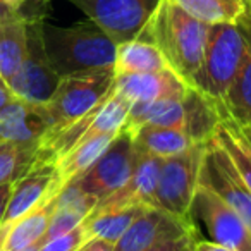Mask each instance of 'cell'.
Returning a JSON list of instances; mask_svg holds the SVG:
<instances>
[{
	"label": "cell",
	"mask_w": 251,
	"mask_h": 251,
	"mask_svg": "<svg viewBox=\"0 0 251 251\" xmlns=\"http://www.w3.org/2000/svg\"><path fill=\"white\" fill-rule=\"evenodd\" d=\"M208 28V25L191 18L174 2L160 0L141 38L155 43L167 66L191 86L201 66Z\"/></svg>",
	"instance_id": "obj_1"
},
{
	"label": "cell",
	"mask_w": 251,
	"mask_h": 251,
	"mask_svg": "<svg viewBox=\"0 0 251 251\" xmlns=\"http://www.w3.org/2000/svg\"><path fill=\"white\" fill-rule=\"evenodd\" d=\"M42 40L50 66L60 77L114 69L117 43L90 19L73 26L49 25L42 19Z\"/></svg>",
	"instance_id": "obj_2"
},
{
	"label": "cell",
	"mask_w": 251,
	"mask_h": 251,
	"mask_svg": "<svg viewBox=\"0 0 251 251\" xmlns=\"http://www.w3.org/2000/svg\"><path fill=\"white\" fill-rule=\"evenodd\" d=\"M246 42L239 25H213L208 28L201 66L193 79V88L213 101H222L237 74Z\"/></svg>",
	"instance_id": "obj_3"
},
{
	"label": "cell",
	"mask_w": 251,
	"mask_h": 251,
	"mask_svg": "<svg viewBox=\"0 0 251 251\" xmlns=\"http://www.w3.org/2000/svg\"><path fill=\"white\" fill-rule=\"evenodd\" d=\"M114 81V69L88 71L60 77L53 97L45 103L50 119V129L45 134L57 133L93 110L112 90Z\"/></svg>",
	"instance_id": "obj_4"
},
{
	"label": "cell",
	"mask_w": 251,
	"mask_h": 251,
	"mask_svg": "<svg viewBox=\"0 0 251 251\" xmlns=\"http://www.w3.org/2000/svg\"><path fill=\"white\" fill-rule=\"evenodd\" d=\"M188 220L191 226H200L212 243L222 244L234 251H251V232L241 217L213 191L210 186L198 181ZM196 239V237H193Z\"/></svg>",
	"instance_id": "obj_5"
},
{
	"label": "cell",
	"mask_w": 251,
	"mask_h": 251,
	"mask_svg": "<svg viewBox=\"0 0 251 251\" xmlns=\"http://www.w3.org/2000/svg\"><path fill=\"white\" fill-rule=\"evenodd\" d=\"M205 148L206 145L196 143L189 150L162 160L160 177L155 193L157 208L188 220L189 206L198 186Z\"/></svg>",
	"instance_id": "obj_6"
},
{
	"label": "cell",
	"mask_w": 251,
	"mask_h": 251,
	"mask_svg": "<svg viewBox=\"0 0 251 251\" xmlns=\"http://www.w3.org/2000/svg\"><path fill=\"white\" fill-rule=\"evenodd\" d=\"M60 76L50 66L43 49L42 19L28 18V50L19 71L7 83L16 98L33 105H45L53 97Z\"/></svg>",
	"instance_id": "obj_7"
},
{
	"label": "cell",
	"mask_w": 251,
	"mask_h": 251,
	"mask_svg": "<svg viewBox=\"0 0 251 251\" xmlns=\"http://www.w3.org/2000/svg\"><path fill=\"white\" fill-rule=\"evenodd\" d=\"M115 43L140 38L160 0H69Z\"/></svg>",
	"instance_id": "obj_8"
},
{
	"label": "cell",
	"mask_w": 251,
	"mask_h": 251,
	"mask_svg": "<svg viewBox=\"0 0 251 251\" xmlns=\"http://www.w3.org/2000/svg\"><path fill=\"white\" fill-rule=\"evenodd\" d=\"M136 160V145L127 131L122 129L112 140L108 148L97 158L88 171L73 182L98 201L108 198L129 181Z\"/></svg>",
	"instance_id": "obj_9"
},
{
	"label": "cell",
	"mask_w": 251,
	"mask_h": 251,
	"mask_svg": "<svg viewBox=\"0 0 251 251\" xmlns=\"http://www.w3.org/2000/svg\"><path fill=\"white\" fill-rule=\"evenodd\" d=\"M198 181L210 186L241 217L251 232V191L243 182L229 155L213 140L206 143Z\"/></svg>",
	"instance_id": "obj_10"
},
{
	"label": "cell",
	"mask_w": 251,
	"mask_h": 251,
	"mask_svg": "<svg viewBox=\"0 0 251 251\" xmlns=\"http://www.w3.org/2000/svg\"><path fill=\"white\" fill-rule=\"evenodd\" d=\"M182 237H193L188 220L157 206H148L115 243L114 251H147L158 243Z\"/></svg>",
	"instance_id": "obj_11"
},
{
	"label": "cell",
	"mask_w": 251,
	"mask_h": 251,
	"mask_svg": "<svg viewBox=\"0 0 251 251\" xmlns=\"http://www.w3.org/2000/svg\"><path fill=\"white\" fill-rule=\"evenodd\" d=\"M60 191L59 174L52 162L35 164L23 177L12 184V193L7 203L4 220L0 226H11L23 215L38 208Z\"/></svg>",
	"instance_id": "obj_12"
},
{
	"label": "cell",
	"mask_w": 251,
	"mask_h": 251,
	"mask_svg": "<svg viewBox=\"0 0 251 251\" xmlns=\"http://www.w3.org/2000/svg\"><path fill=\"white\" fill-rule=\"evenodd\" d=\"M162 160L164 158L136 147V160L131 172L129 181L126 182L119 191L108 198L97 203L98 208H117V206L129 205H155V193H157L158 177H160Z\"/></svg>",
	"instance_id": "obj_13"
},
{
	"label": "cell",
	"mask_w": 251,
	"mask_h": 251,
	"mask_svg": "<svg viewBox=\"0 0 251 251\" xmlns=\"http://www.w3.org/2000/svg\"><path fill=\"white\" fill-rule=\"evenodd\" d=\"M50 129L45 105H33L19 98L0 108V141L23 145H38Z\"/></svg>",
	"instance_id": "obj_14"
},
{
	"label": "cell",
	"mask_w": 251,
	"mask_h": 251,
	"mask_svg": "<svg viewBox=\"0 0 251 251\" xmlns=\"http://www.w3.org/2000/svg\"><path fill=\"white\" fill-rule=\"evenodd\" d=\"M188 84L172 69L115 76V90L131 105L155 101L165 97H182Z\"/></svg>",
	"instance_id": "obj_15"
},
{
	"label": "cell",
	"mask_w": 251,
	"mask_h": 251,
	"mask_svg": "<svg viewBox=\"0 0 251 251\" xmlns=\"http://www.w3.org/2000/svg\"><path fill=\"white\" fill-rule=\"evenodd\" d=\"M219 114L220 121L212 140L229 155L243 182L251 191V131L232 121L220 108Z\"/></svg>",
	"instance_id": "obj_16"
},
{
	"label": "cell",
	"mask_w": 251,
	"mask_h": 251,
	"mask_svg": "<svg viewBox=\"0 0 251 251\" xmlns=\"http://www.w3.org/2000/svg\"><path fill=\"white\" fill-rule=\"evenodd\" d=\"M182 103H184V133L191 138L193 143L206 145L213 138L220 121L217 103L193 86L186 90Z\"/></svg>",
	"instance_id": "obj_17"
},
{
	"label": "cell",
	"mask_w": 251,
	"mask_h": 251,
	"mask_svg": "<svg viewBox=\"0 0 251 251\" xmlns=\"http://www.w3.org/2000/svg\"><path fill=\"white\" fill-rule=\"evenodd\" d=\"M182 97H165L155 101L131 105L124 129L131 133L140 126H160V127H172V129L184 131Z\"/></svg>",
	"instance_id": "obj_18"
},
{
	"label": "cell",
	"mask_w": 251,
	"mask_h": 251,
	"mask_svg": "<svg viewBox=\"0 0 251 251\" xmlns=\"http://www.w3.org/2000/svg\"><path fill=\"white\" fill-rule=\"evenodd\" d=\"M243 35L244 42H246V49H244L241 66L224 100L215 101V103L232 121H236L239 126L248 127V126H251V40L244 31Z\"/></svg>",
	"instance_id": "obj_19"
},
{
	"label": "cell",
	"mask_w": 251,
	"mask_h": 251,
	"mask_svg": "<svg viewBox=\"0 0 251 251\" xmlns=\"http://www.w3.org/2000/svg\"><path fill=\"white\" fill-rule=\"evenodd\" d=\"M167 62L158 47L150 40L134 38L127 42L117 43L114 60V74H138V73H155L167 69ZM171 69V67H169Z\"/></svg>",
	"instance_id": "obj_20"
},
{
	"label": "cell",
	"mask_w": 251,
	"mask_h": 251,
	"mask_svg": "<svg viewBox=\"0 0 251 251\" xmlns=\"http://www.w3.org/2000/svg\"><path fill=\"white\" fill-rule=\"evenodd\" d=\"M145 205L117 206V208H98L83 220V226L90 239H101L115 244L129 226L147 210Z\"/></svg>",
	"instance_id": "obj_21"
},
{
	"label": "cell",
	"mask_w": 251,
	"mask_h": 251,
	"mask_svg": "<svg viewBox=\"0 0 251 251\" xmlns=\"http://www.w3.org/2000/svg\"><path fill=\"white\" fill-rule=\"evenodd\" d=\"M57 195L52 196L50 200H47L45 203H42L38 208L31 210L29 213L23 215L21 219H18L16 222H12L9 226L4 243L5 251H21L43 239L47 229H49L52 213L55 212Z\"/></svg>",
	"instance_id": "obj_22"
},
{
	"label": "cell",
	"mask_w": 251,
	"mask_h": 251,
	"mask_svg": "<svg viewBox=\"0 0 251 251\" xmlns=\"http://www.w3.org/2000/svg\"><path fill=\"white\" fill-rule=\"evenodd\" d=\"M28 50V18H18L0 25V77L9 83L19 71Z\"/></svg>",
	"instance_id": "obj_23"
},
{
	"label": "cell",
	"mask_w": 251,
	"mask_h": 251,
	"mask_svg": "<svg viewBox=\"0 0 251 251\" xmlns=\"http://www.w3.org/2000/svg\"><path fill=\"white\" fill-rule=\"evenodd\" d=\"M117 134H93L86 140L79 141L71 151H67L62 158L55 162L57 174H59L60 188L71 182L73 179L79 177L84 171L97 162V158L103 153Z\"/></svg>",
	"instance_id": "obj_24"
},
{
	"label": "cell",
	"mask_w": 251,
	"mask_h": 251,
	"mask_svg": "<svg viewBox=\"0 0 251 251\" xmlns=\"http://www.w3.org/2000/svg\"><path fill=\"white\" fill-rule=\"evenodd\" d=\"M126 131V129H124ZM129 133V131H127ZM134 145L160 158H169L189 150L193 147V140L181 129L160 127V126H140L131 131Z\"/></svg>",
	"instance_id": "obj_25"
},
{
	"label": "cell",
	"mask_w": 251,
	"mask_h": 251,
	"mask_svg": "<svg viewBox=\"0 0 251 251\" xmlns=\"http://www.w3.org/2000/svg\"><path fill=\"white\" fill-rule=\"evenodd\" d=\"M191 18L213 25H237L248 12V7L243 0H171Z\"/></svg>",
	"instance_id": "obj_26"
},
{
	"label": "cell",
	"mask_w": 251,
	"mask_h": 251,
	"mask_svg": "<svg viewBox=\"0 0 251 251\" xmlns=\"http://www.w3.org/2000/svg\"><path fill=\"white\" fill-rule=\"evenodd\" d=\"M38 145L0 141V184L16 182L36 164Z\"/></svg>",
	"instance_id": "obj_27"
},
{
	"label": "cell",
	"mask_w": 251,
	"mask_h": 251,
	"mask_svg": "<svg viewBox=\"0 0 251 251\" xmlns=\"http://www.w3.org/2000/svg\"><path fill=\"white\" fill-rule=\"evenodd\" d=\"M90 241V236L84 230V226H77L76 229L69 230V232L57 236L53 239L43 241L40 251H77Z\"/></svg>",
	"instance_id": "obj_28"
},
{
	"label": "cell",
	"mask_w": 251,
	"mask_h": 251,
	"mask_svg": "<svg viewBox=\"0 0 251 251\" xmlns=\"http://www.w3.org/2000/svg\"><path fill=\"white\" fill-rule=\"evenodd\" d=\"M191 237H182V239H172V241H164L158 243L155 246H151L147 251H184L186 246L189 244Z\"/></svg>",
	"instance_id": "obj_29"
},
{
	"label": "cell",
	"mask_w": 251,
	"mask_h": 251,
	"mask_svg": "<svg viewBox=\"0 0 251 251\" xmlns=\"http://www.w3.org/2000/svg\"><path fill=\"white\" fill-rule=\"evenodd\" d=\"M193 250L195 251H234L230 248H226L222 244L212 243V241H205V239H191Z\"/></svg>",
	"instance_id": "obj_30"
},
{
	"label": "cell",
	"mask_w": 251,
	"mask_h": 251,
	"mask_svg": "<svg viewBox=\"0 0 251 251\" xmlns=\"http://www.w3.org/2000/svg\"><path fill=\"white\" fill-rule=\"evenodd\" d=\"M12 184H14V182L0 184V224H2V220H4L5 210H7V203H9V198H11V193H12Z\"/></svg>",
	"instance_id": "obj_31"
},
{
	"label": "cell",
	"mask_w": 251,
	"mask_h": 251,
	"mask_svg": "<svg viewBox=\"0 0 251 251\" xmlns=\"http://www.w3.org/2000/svg\"><path fill=\"white\" fill-rule=\"evenodd\" d=\"M114 250H115V244L101 239H90L83 246V251H114Z\"/></svg>",
	"instance_id": "obj_32"
},
{
	"label": "cell",
	"mask_w": 251,
	"mask_h": 251,
	"mask_svg": "<svg viewBox=\"0 0 251 251\" xmlns=\"http://www.w3.org/2000/svg\"><path fill=\"white\" fill-rule=\"evenodd\" d=\"M21 14V11L19 9H12L11 5L4 4V2H0V25L5 21H11V19L18 18V16Z\"/></svg>",
	"instance_id": "obj_33"
},
{
	"label": "cell",
	"mask_w": 251,
	"mask_h": 251,
	"mask_svg": "<svg viewBox=\"0 0 251 251\" xmlns=\"http://www.w3.org/2000/svg\"><path fill=\"white\" fill-rule=\"evenodd\" d=\"M14 95H12V91L9 90L7 83H5L2 77H0V108L4 107V105H7L11 100H14Z\"/></svg>",
	"instance_id": "obj_34"
},
{
	"label": "cell",
	"mask_w": 251,
	"mask_h": 251,
	"mask_svg": "<svg viewBox=\"0 0 251 251\" xmlns=\"http://www.w3.org/2000/svg\"><path fill=\"white\" fill-rule=\"evenodd\" d=\"M237 25L241 26V29H243V31L246 33V35L250 36V40H251V16L246 12V14L243 16V19H241Z\"/></svg>",
	"instance_id": "obj_35"
},
{
	"label": "cell",
	"mask_w": 251,
	"mask_h": 251,
	"mask_svg": "<svg viewBox=\"0 0 251 251\" xmlns=\"http://www.w3.org/2000/svg\"><path fill=\"white\" fill-rule=\"evenodd\" d=\"M0 2H4V4L11 5L12 9H19V11H21V7L26 4V2H28V0H0Z\"/></svg>",
	"instance_id": "obj_36"
},
{
	"label": "cell",
	"mask_w": 251,
	"mask_h": 251,
	"mask_svg": "<svg viewBox=\"0 0 251 251\" xmlns=\"http://www.w3.org/2000/svg\"><path fill=\"white\" fill-rule=\"evenodd\" d=\"M42 244H43V239H42V241H38V243H35V244H31V246L25 248V250H21V251H40Z\"/></svg>",
	"instance_id": "obj_37"
},
{
	"label": "cell",
	"mask_w": 251,
	"mask_h": 251,
	"mask_svg": "<svg viewBox=\"0 0 251 251\" xmlns=\"http://www.w3.org/2000/svg\"><path fill=\"white\" fill-rule=\"evenodd\" d=\"M191 239H193V237H191ZM184 251H195V250H193V244H191V241H189V244H188V246H186V250Z\"/></svg>",
	"instance_id": "obj_38"
},
{
	"label": "cell",
	"mask_w": 251,
	"mask_h": 251,
	"mask_svg": "<svg viewBox=\"0 0 251 251\" xmlns=\"http://www.w3.org/2000/svg\"><path fill=\"white\" fill-rule=\"evenodd\" d=\"M243 2L246 4V7H248V9H251V0H243Z\"/></svg>",
	"instance_id": "obj_39"
},
{
	"label": "cell",
	"mask_w": 251,
	"mask_h": 251,
	"mask_svg": "<svg viewBox=\"0 0 251 251\" xmlns=\"http://www.w3.org/2000/svg\"><path fill=\"white\" fill-rule=\"evenodd\" d=\"M248 14H250V16H251V9H248Z\"/></svg>",
	"instance_id": "obj_40"
},
{
	"label": "cell",
	"mask_w": 251,
	"mask_h": 251,
	"mask_svg": "<svg viewBox=\"0 0 251 251\" xmlns=\"http://www.w3.org/2000/svg\"><path fill=\"white\" fill-rule=\"evenodd\" d=\"M77 251H83V248H81V250H77Z\"/></svg>",
	"instance_id": "obj_41"
},
{
	"label": "cell",
	"mask_w": 251,
	"mask_h": 251,
	"mask_svg": "<svg viewBox=\"0 0 251 251\" xmlns=\"http://www.w3.org/2000/svg\"><path fill=\"white\" fill-rule=\"evenodd\" d=\"M0 251H5V250H0Z\"/></svg>",
	"instance_id": "obj_42"
}]
</instances>
